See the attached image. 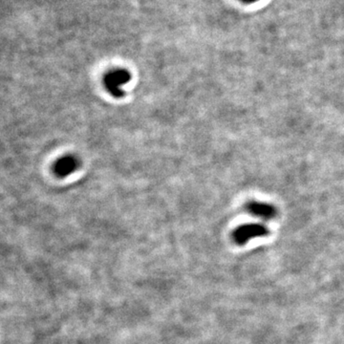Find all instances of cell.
I'll list each match as a JSON object with an SVG mask.
<instances>
[{
	"label": "cell",
	"mask_w": 344,
	"mask_h": 344,
	"mask_svg": "<svg viewBox=\"0 0 344 344\" xmlns=\"http://www.w3.org/2000/svg\"><path fill=\"white\" fill-rule=\"evenodd\" d=\"M270 233L269 229L262 224H246L238 227L232 232L233 241L239 245H245L252 239L264 237Z\"/></svg>",
	"instance_id": "obj_1"
},
{
	"label": "cell",
	"mask_w": 344,
	"mask_h": 344,
	"mask_svg": "<svg viewBox=\"0 0 344 344\" xmlns=\"http://www.w3.org/2000/svg\"><path fill=\"white\" fill-rule=\"evenodd\" d=\"M246 209L253 216L264 220L273 219L277 215V209L273 205L266 204L263 202H249L246 205Z\"/></svg>",
	"instance_id": "obj_2"
},
{
	"label": "cell",
	"mask_w": 344,
	"mask_h": 344,
	"mask_svg": "<svg viewBox=\"0 0 344 344\" xmlns=\"http://www.w3.org/2000/svg\"><path fill=\"white\" fill-rule=\"evenodd\" d=\"M108 79H106V84H108V87L111 91L117 95L118 88L121 83H124L125 80L128 77L124 71H114L111 74H109Z\"/></svg>",
	"instance_id": "obj_3"
},
{
	"label": "cell",
	"mask_w": 344,
	"mask_h": 344,
	"mask_svg": "<svg viewBox=\"0 0 344 344\" xmlns=\"http://www.w3.org/2000/svg\"><path fill=\"white\" fill-rule=\"evenodd\" d=\"M76 168V162L72 158L60 160V162L57 166V171L60 175H65L71 173Z\"/></svg>",
	"instance_id": "obj_4"
},
{
	"label": "cell",
	"mask_w": 344,
	"mask_h": 344,
	"mask_svg": "<svg viewBox=\"0 0 344 344\" xmlns=\"http://www.w3.org/2000/svg\"><path fill=\"white\" fill-rule=\"evenodd\" d=\"M240 1L245 3V4H252V3H255V2H257L259 0H240Z\"/></svg>",
	"instance_id": "obj_5"
}]
</instances>
